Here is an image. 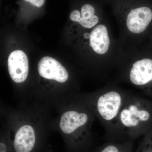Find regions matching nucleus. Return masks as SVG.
Instances as JSON below:
<instances>
[{"instance_id": "obj_1", "label": "nucleus", "mask_w": 152, "mask_h": 152, "mask_svg": "<svg viewBox=\"0 0 152 152\" xmlns=\"http://www.w3.org/2000/svg\"><path fill=\"white\" fill-rule=\"evenodd\" d=\"M151 129L152 101L131 95L119 116L117 142L133 141Z\"/></svg>"}, {"instance_id": "obj_2", "label": "nucleus", "mask_w": 152, "mask_h": 152, "mask_svg": "<svg viewBox=\"0 0 152 152\" xmlns=\"http://www.w3.org/2000/svg\"><path fill=\"white\" fill-rule=\"evenodd\" d=\"M131 94L114 86L104 87L96 101V108L105 129L107 141L117 142V125L121 110Z\"/></svg>"}, {"instance_id": "obj_3", "label": "nucleus", "mask_w": 152, "mask_h": 152, "mask_svg": "<svg viewBox=\"0 0 152 152\" xmlns=\"http://www.w3.org/2000/svg\"><path fill=\"white\" fill-rule=\"evenodd\" d=\"M127 58L123 61L124 77L130 84L141 90L152 99V59L147 58Z\"/></svg>"}, {"instance_id": "obj_4", "label": "nucleus", "mask_w": 152, "mask_h": 152, "mask_svg": "<svg viewBox=\"0 0 152 152\" xmlns=\"http://www.w3.org/2000/svg\"><path fill=\"white\" fill-rule=\"evenodd\" d=\"M152 20V11L146 7L131 10L122 25L125 32L129 35L138 37L144 32Z\"/></svg>"}, {"instance_id": "obj_5", "label": "nucleus", "mask_w": 152, "mask_h": 152, "mask_svg": "<svg viewBox=\"0 0 152 152\" xmlns=\"http://www.w3.org/2000/svg\"><path fill=\"white\" fill-rule=\"evenodd\" d=\"M8 66L11 78L16 83L26 80L28 73V61L24 52L20 50L12 52L9 56Z\"/></svg>"}, {"instance_id": "obj_6", "label": "nucleus", "mask_w": 152, "mask_h": 152, "mask_svg": "<svg viewBox=\"0 0 152 152\" xmlns=\"http://www.w3.org/2000/svg\"><path fill=\"white\" fill-rule=\"evenodd\" d=\"M39 74L45 78L53 80L61 83L67 80L69 74L61 64L53 58L45 57L38 64Z\"/></svg>"}, {"instance_id": "obj_7", "label": "nucleus", "mask_w": 152, "mask_h": 152, "mask_svg": "<svg viewBox=\"0 0 152 152\" xmlns=\"http://www.w3.org/2000/svg\"><path fill=\"white\" fill-rule=\"evenodd\" d=\"M36 143L34 129L29 125H25L16 134L13 142L14 150L15 152H32Z\"/></svg>"}, {"instance_id": "obj_8", "label": "nucleus", "mask_w": 152, "mask_h": 152, "mask_svg": "<svg viewBox=\"0 0 152 152\" xmlns=\"http://www.w3.org/2000/svg\"><path fill=\"white\" fill-rule=\"evenodd\" d=\"M88 120V116L86 113L70 111L62 116L60 126L63 132L70 134L86 125Z\"/></svg>"}, {"instance_id": "obj_9", "label": "nucleus", "mask_w": 152, "mask_h": 152, "mask_svg": "<svg viewBox=\"0 0 152 152\" xmlns=\"http://www.w3.org/2000/svg\"><path fill=\"white\" fill-rule=\"evenodd\" d=\"M80 13L81 19L78 23L83 27L91 29L99 24V18L95 15V9L89 4L83 6Z\"/></svg>"}, {"instance_id": "obj_10", "label": "nucleus", "mask_w": 152, "mask_h": 152, "mask_svg": "<svg viewBox=\"0 0 152 152\" xmlns=\"http://www.w3.org/2000/svg\"><path fill=\"white\" fill-rule=\"evenodd\" d=\"M133 141L124 142L107 141L95 152H134Z\"/></svg>"}, {"instance_id": "obj_11", "label": "nucleus", "mask_w": 152, "mask_h": 152, "mask_svg": "<svg viewBox=\"0 0 152 152\" xmlns=\"http://www.w3.org/2000/svg\"><path fill=\"white\" fill-rule=\"evenodd\" d=\"M134 152H152V129L144 136L138 147Z\"/></svg>"}, {"instance_id": "obj_12", "label": "nucleus", "mask_w": 152, "mask_h": 152, "mask_svg": "<svg viewBox=\"0 0 152 152\" xmlns=\"http://www.w3.org/2000/svg\"><path fill=\"white\" fill-rule=\"evenodd\" d=\"M70 19L73 21L77 22L78 23L81 19L80 12L78 10H75L70 15Z\"/></svg>"}, {"instance_id": "obj_13", "label": "nucleus", "mask_w": 152, "mask_h": 152, "mask_svg": "<svg viewBox=\"0 0 152 152\" xmlns=\"http://www.w3.org/2000/svg\"><path fill=\"white\" fill-rule=\"evenodd\" d=\"M27 2H30L33 5L36 6L37 7H40L43 5L45 0H25Z\"/></svg>"}]
</instances>
